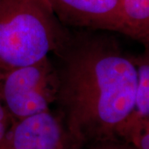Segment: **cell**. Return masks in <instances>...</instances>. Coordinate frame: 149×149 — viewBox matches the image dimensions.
Returning <instances> with one entry per match:
<instances>
[{"label":"cell","instance_id":"obj_1","mask_svg":"<svg viewBox=\"0 0 149 149\" xmlns=\"http://www.w3.org/2000/svg\"><path fill=\"white\" fill-rule=\"evenodd\" d=\"M58 59V111L82 144L119 141L133 111L137 68L116 39L104 33L70 32Z\"/></svg>","mask_w":149,"mask_h":149},{"label":"cell","instance_id":"obj_2","mask_svg":"<svg viewBox=\"0 0 149 149\" xmlns=\"http://www.w3.org/2000/svg\"><path fill=\"white\" fill-rule=\"evenodd\" d=\"M70 35L47 0H0V79L55 53Z\"/></svg>","mask_w":149,"mask_h":149},{"label":"cell","instance_id":"obj_3","mask_svg":"<svg viewBox=\"0 0 149 149\" xmlns=\"http://www.w3.org/2000/svg\"><path fill=\"white\" fill-rule=\"evenodd\" d=\"M59 88L57 69L47 56L0 79V102L13 121L50 110Z\"/></svg>","mask_w":149,"mask_h":149},{"label":"cell","instance_id":"obj_4","mask_svg":"<svg viewBox=\"0 0 149 149\" xmlns=\"http://www.w3.org/2000/svg\"><path fill=\"white\" fill-rule=\"evenodd\" d=\"M82 145L60 112L47 110L13 121L0 149H80Z\"/></svg>","mask_w":149,"mask_h":149},{"label":"cell","instance_id":"obj_5","mask_svg":"<svg viewBox=\"0 0 149 149\" xmlns=\"http://www.w3.org/2000/svg\"><path fill=\"white\" fill-rule=\"evenodd\" d=\"M65 27L118 32L121 0H47Z\"/></svg>","mask_w":149,"mask_h":149},{"label":"cell","instance_id":"obj_6","mask_svg":"<svg viewBox=\"0 0 149 149\" xmlns=\"http://www.w3.org/2000/svg\"><path fill=\"white\" fill-rule=\"evenodd\" d=\"M118 32L148 45L149 0H121Z\"/></svg>","mask_w":149,"mask_h":149},{"label":"cell","instance_id":"obj_7","mask_svg":"<svg viewBox=\"0 0 149 149\" xmlns=\"http://www.w3.org/2000/svg\"><path fill=\"white\" fill-rule=\"evenodd\" d=\"M137 68L138 82L133 111L128 118L149 120V57L148 51L132 56Z\"/></svg>","mask_w":149,"mask_h":149},{"label":"cell","instance_id":"obj_8","mask_svg":"<svg viewBox=\"0 0 149 149\" xmlns=\"http://www.w3.org/2000/svg\"><path fill=\"white\" fill-rule=\"evenodd\" d=\"M13 120L0 102V146L5 139L6 134L9 130Z\"/></svg>","mask_w":149,"mask_h":149},{"label":"cell","instance_id":"obj_9","mask_svg":"<svg viewBox=\"0 0 149 149\" xmlns=\"http://www.w3.org/2000/svg\"><path fill=\"white\" fill-rule=\"evenodd\" d=\"M91 149H135L128 143H120L119 141H105L94 143Z\"/></svg>","mask_w":149,"mask_h":149}]
</instances>
